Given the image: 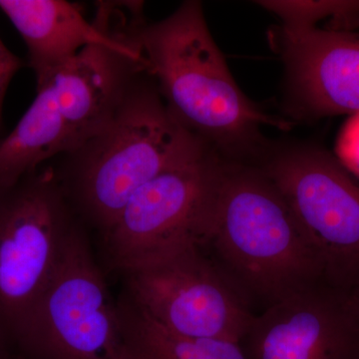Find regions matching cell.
<instances>
[{"instance_id": "7", "label": "cell", "mask_w": 359, "mask_h": 359, "mask_svg": "<svg viewBox=\"0 0 359 359\" xmlns=\"http://www.w3.org/2000/svg\"><path fill=\"white\" fill-rule=\"evenodd\" d=\"M282 193L318 252L330 287H359V183L339 161L295 148L261 169Z\"/></svg>"}, {"instance_id": "14", "label": "cell", "mask_w": 359, "mask_h": 359, "mask_svg": "<svg viewBox=\"0 0 359 359\" xmlns=\"http://www.w3.org/2000/svg\"><path fill=\"white\" fill-rule=\"evenodd\" d=\"M339 164L359 179V112L344 123L335 143Z\"/></svg>"}, {"instance_id": "9", "label": "cell", "mask_w": 359, "mask_h": 359, "mask_svg": "<svg viewBox=\"0 0 359 359\" xmlns=\"http://www.w3.org/2000/svg\"><path fill=\"white\" fill-rule=\"evenodd\" d=\"M250 359H359L347 294L320 283L255 316L241 340Z\"/></svg>"}, {"instance_id": "12", "label": "cell", "mask_w": 359, "mask_h": 359, "mask_svg": "<svg viewBox=\"0 0 359 359\" xmlns=\"http://www.w3.org/2000/svg\"><path fill=\"white\" fill-rule=\"evenodd\" d=\"M117 304L127 339L142 359H250L240 341L173 334L142 313L124 294Z\"/></svg>"}, {"instance_id": "3", "label": "cell", "mask_w": 359, "mask_h": 359, "mask_svg": "<svg viewBox=\"0 0 359 359\" xmlns=\"http://www.w3.org/2000/svg\"><path fill=\"white\" fill-rule=\"evenodd\" d=\"M208 146L174 117L144 72L111 121L54 171L78 218L100 235L141 187Z\"/></svg>"}, {"instance_id": "16", "label": "cell", "mask_w": 359, "mask_h": 359, "mask_svg": "<svg viewBox=\"0 0 359 359\" xmlns=\"http://www.w3.org/2000/svg\"><path fill=\"white\" fill-rule=\"evenodd\" d=\"M0 359H20L13 340L0 330Z\"/></svg>"}, {"instance_id": "8", "label": "cell", "mask_w": 359, "mask_h": 359, "mask_svg": "<svg viewBox=\"0 0 359 359\" xmlns=\"http://www.w3.org/2000/svg\"><path fill=\"white\" fill-rule=\"evenodd\" d=\"M222 165L208 146L141 187L99 235L108 266L121 273L167 245L196 238Z\"/></svg>"}, {"instance_id": "1", "label": "cell", "mask_w": 359, "mask_h": 359, "mask_svg": "<svg viewBox=\"0 0 359 359\" xmlns=\"http://www.w3.org/2000/svg\"><path fill=\"white\" fill-rule=\"evenodd\" d=\"M196 240L256 316L325 283L318 252L261 169L223 163Z\"/></svg>"}, {"instance_id": "6", "label": "cell", "mask_w": 359, "mask_h": 359, "mask_svg": "<svg viewBox=\"0 0 359 359\" xmlns=\"http://www.w3.org/2000/svg\"><path fill=\"white\" fill-rule=\"evenodd\" d=\"M121 275L123 294L173 334L241 342L256 316L195 238L163 248Z\"/></svg>"}, {"instance_id": "5", "label": "cell", "mask_w": 359, "mask_h": 359, "mask_svg": "<svg viewBox=\"0 0 359 359\" xmlns=\"http://www.w3.org/2000/svg\"><path fill=\"white\" fill-rule=\"evenodd\" d=\"M86 230L80 223L73 231L53 280L16 342L20 359H142L127 339Z\"/></svg>"}, {"instance_id": "13", "label": "cell", "mask_w": 359, "mask_h": 359, "mask_svg": "<svg viewBox=\"0 0 359 359\" xmlns=\"http://www.w3.org/2000/svg\"><path fill=\"white\" fill-rule=\"evenodd\" d=\"M290 28L316 27V23L327 16L346 18L359 14V1H259Z\"/></svg>"}, {"instance_id": "15", "label": "cell", "mask_w": 359, "mask_h": 359, "mask_svg": "<svg viewBox=\"0 0 359 359\" xmlns=\"http://www.w3.org/2000/svg\"><path fill=\"white\" fill-rule=\"evenodd\" d=\"M22 65V60L15 55L0 39V138L2 137V128H4L2 110H4L7 90Z\"/></svg>"}, {"instance_id": "11", "label": "cell", "mask_w": 359, "mask_h": 359, "mask_svg": "<svg viewBox=\"0 0 359 359\" xmlns=\"http://www.w3.org/2000/svg\"><path fill=\"white\" fill-rule=\"evenodd\" d=\"M0 11L20 33L37 85L89 46L123 52L145 66L140 51L117 32H106L65 0H0Z\"/></svg>"}, {"instance_id": "17", "label": "cell", "mask_w": 359, "mask_h": 359, "mask_svg": "<svg viewBox=\"0 0 359 359\" xmlns=\"http://www.w3.org/2000/svg\"><path fill=\"white\" fill-rule=\"evenodd\" d=\"M347 302H348L349 309H351L354 320L359 327V287L347 294Z\"/></svg>"}, {"instance_id": "4", "label": "cell", "mask_w": 359, "mask_h": 359, "mask_svg": "<svg viewBox=\"0 0 359 359\" xmlns=\"http://www.w3.org/2000/svg\"><path fill=\"white\" fill-rule=\"evenodd\" d=\"M80 223L53 168L0 191V330L15 348Z\"/></svg>"}, {"instance_id": "2", "label": "cell", "mask_w": 359, "mask_h": 359, "mask_svg": "<svg viewBox=\"0 0 359 359\" xmlns=\"http://www.w3.org/2000/svg\"><path fill=\"white\" fill-rule=\"evenodd\" d=\"M129 39L168 109L208 145L242 152L262 141V127L292 128V122L264 112L243 93L212 39L201 2L185 1L152 25L139 21Z\"/></svg>"}, {"instance_id": "10", "label": "cell", "mask_w": 359, "mask_h": 359, "mask_svg": "<svg viewBox=\"0 0 359 359\" xmlns=\"http://www.w3.org/2000/svg\"><path fill=\"white\" fill-rule=\"evenodd\" d=\"M276 44L295 98L309 112H359V34L283 25Z\"/></svg>"}]
</instances>
